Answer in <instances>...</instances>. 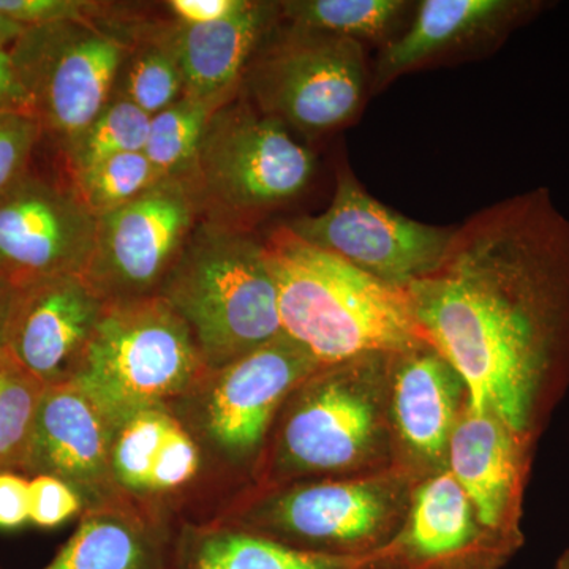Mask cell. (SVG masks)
<instances>
[{"instance_id":"1","label":"cell","mask_w":569,"mask_h":569,"mask_svg":"<svg viewBox=\"0 0 569 569\" xmlns=\"http://www.w3.org/2000/svg\"><path fill=\"white\" fill-rule=\"evenodd\" d=\"M403 291L462 378L468 410L533 443L569 381V217L548 187L468 217Z\"/></svg>"},{"instance_id":"2","label":"cell","mask_w":569,"mask_h":569,"mask_svg":"<svg viewBox=\"0 0 569 569\" xmlns=\"http://www.w3.org/2000/svg\"><path fill=\"white\" fill-rule=\"evenodd\" d=\"M282 332L321 366L432 346L403 288L307 244L279 224L263 241Z\"/></svg>"},{"instance_id":"3","label":"cell","mask_w":569,"mask_h":569,"mask_svg":"<svg viewBox=\"0 0 569 569\" xmlns=\"http://www.w3.org/2000/svg\"><path fill=\"white\" fill-rule=\"evenodd\" d=\"M159 296L189 326L208 369L282 335L274 277L252 231L198 220Z\"/></svg>"},{"instance_id":"4","label":"cell","mask_w":569,"mask_h":569,"mask_svg":"<svg viewBox=\"0 0 569 569\" xmlns=\"http://www.w3.org/2000/svg\"><path fill=\"white\" fill-rule=\"evenodd\" d=\"M389 355L323 366L277 417L252 488L323 479L365 466L387 426Z\"/></svg>"},{"instance_id":"5","label":"cell","mask_w":569,"mask_h":569,"mask_svg":"<svg viewBox=\"0 0 569 569\" xmlns=\"http://www.w3.org/2000/svg\"><path fill=\"white\" fill-rule=\"evenodd\" d=\"M316 168L313 152L244 93L213 112L187 183L201 219L252 231L301 197Z\"/></svg>"},{"instance_id":"6","label":"cell","mask_w":569,"mask_h":569,"mask_svg":"<svg viewBox=\"0 0 569 569\" xmlns=\"http://www.w3.org/2000/svg\"><path fill=\"white\" fill-rule=\"evenodd\" d=\"M206 367L189 326L160 296L104 302L71 383L112 427L149 408L168 407Z\"/></svg>"},{"instance_id":"7","label":"cell","mask_w":569,"mask_h":569,"mask_svg":"<svg viewBox=\"0 0 569 569\" xmlns=\"http://www.w3.org/2000/svg\"><path fill=\"white\" fill-rule=\"evenodd\" d=\"M321 367L282 332L233 362L206 369L168 408L228 477L250 489L284 402Z\"/></svg>"},{"instance_id":"8","label":"cell","mask_w":569,"mask_h":569,"mask_svg":"<svg viewBox=\"0 0 569 569\" xmlns=\"http://www.w3.org/2000/svg\"><path fill=\"white\" fill-rule=\"evenodd\" d=\"M392 479H307L250 488L213 522L230 523L306 552L372 557L399 533Z\"/></svg>"},{"instance_id":"9","label":"cell","mask_w":569,"mask_h":569,"mask_svg":"<svg viewBox=\"0 0 569 569\" xmlns=\"http://www.w3.org/2000/svg\"><path fill=\"white\" fill-rule=\"evenodd\" d=\"M244 89L258 110L290 130L332 132L353 121L369 96L365 44L282 22L254 54Z\"/></svg>"},{"instance_id":"10","label":"cell","mask_w":569,"mask_h":569,"mask_svg":"<svg viewBox=\"0 0 569 569\" xmlns=\"http://www.w3.org/2000/svg\"><path fill=\"white\" fill-rule=\"evenodd\" d=\"M111 475L122 500L178 527L213 522L249 490L217 466L168 407L112 427Z\"/></svg>"},{"instance_id":"11","label":"cell","mask_w":569,"mask_h":569,"mask_svg":"<svg viewBox=\"0 0 569 569\" xmlns=\"http://www.w3.org/2000/svg\"><path fill=\"white\" fill-rule=\"evenodd\" d=\"M10 50L31 114L66 152L111 102L130 41L96 21H66L26 29Z\"/></svg>"},{"instance_id":"12","label":"cell","mask_w":569,"mask_h":569,"mask_svg":"<svg viewBox=\"0 0 569 569\" xmlns=\"http://www.w3.org/2000/svg\"><path fill=\"white\" fill-rule=\"evenodd\" d=\"M307 244L403 288L429 274L447 252L455 227H433L376 200L346 163L337 168L331 204L283 223Z\"/></svg>"},{"instance_id":"13","label":"cell","mask_w":569,"mask_h":569,"mask_svg":"<svg viewBox=\"0 0 569 569\" xmlns=\"http://www.w3.org/2000/svg\"><path fill=\"white\" fill-rule=\"evenodd\" d=\"M200 219L186 179H162L132 203L97 219L84 279L104 302L159 296Z\"/></svg>"},{"instance_id":"14","label":"cell","mask_w":569,"mask_h":569,"mask_svg":"<svg viewBox=\"0 0 569 569\" xmlns=\"http://www.w3.org/2000/svg\"><path fill=\"white\" fill-rule=\"evenodd\" d=\"M96 234L97 217L77 190L28 171L0 194V282L84 276Z\"/></svg>"},{"instance_id":"15","label":"cell","mask_w":569,"mask_h":569,"mask_svg":"<svg viewBox=\"0 0 569 569\" xmlns=\"http://www.w3.org/2000/svg\"><path fill=\"white\" fill-rule=\"evenodd\" d=\"M548 6L542 0H422L406 31L378 52L369 96L411 71L496 50Z\"/></svg>"},{"instance_id":"16","label":"cell","mask_w":569,"mask_h":569,"mask_svg":"<svg viewBox=\"0 0 569 569\" xmlns=\"http://www.w3.org/2000/svg\"><path fill=\"white\" fill-rule=\"evenodd\" d=\"M104 301L84 276H61L18 291L6 350L44 388L69 383L102 317Z\"/></svg>"},{"instance_id":"17","label":"cell","mask_w":569,"mask_h":569,"mask_svg":"<svg viewBox=\"0 0 569 569\" xmlns=\"http://www.w3.org/2000/svg\"><path fill=\"white\" fill-rule=\"evenodd\" d=\"M112 426L77 385L44 389L21 475L54 477L77 490L86 509L122 500L111 475Z\"/></svg>"},{"instance_id":"18","label":"cell","mask_w":569,"mask_h":569,"mask_svg":"<svg viewBox=\"0 0 569 569\" xmlns=\"http://www.w3.org/2000/svg\"><path fill=\"white\" fill-rule=\"evenodd\" d=\"M512 553L486 533L451 471L419 486L408 518L370 569H498Z\"/></svg>"},{"instance_id":"19","label":"cell","mask_w":569,"mask_h":569,"mask_svg":"<svg viewBox=\"0 0 569 569\" xmlns=\"http://www.w3.org/2000/svg\"><path fill=\"white\" fill-rule=\"evenodd\" d=\"M531 443L492 413L460 415L449 438L448 470L470 498L482 529L515 553Z\"/></svg>"},{"instance_id":"20","label":"cell","mask_w":569,"mask_h":569,"mask_svg":"<svg viewBox=\"0 0 569 569\" xmlns=\"http://www.w3.org/2000/svg\"><path fill=\"white\" fill-rule=\"evenodd\" d=\"M279 21V2L247 0L238 13L222 21L167 26L186 96L219 107L238 97L254 54Z\"/></svg>"},{"instance_id":"21","label":"cell","mask_w":569,"mask_h":569,"mask_svg":"<svg viewBox=\"0 0 569 569\" xmlns=\"http://www.w3.org/2000/svg\"><path fill=\"white\" fill-rule=\"evenodd\" d=\"M389 407L400 440L425 462L447 459L466 385L433 346L389 355Z\"/></svg>"},{"instance_id":"22","label":"cell","mask_w":569,"mask_h":569,"mask_svg":"<svg viewBox=\"0 0 569 569\" xmlns=\"http://www.w3.org/2000/svg\"><path fill=\"white\" fill-rule=\"evenodd\" d=\"M178 530L126 500L86 509L69 541L41 569H176Z\"/></svg>"},{"instance_id":"23","label":"cell","mask_w":569,"mask_h":569,"mask_svg":"<svg viewBox=\"0 0 569 569\" xmlns=\"http://www.w3.org/2000/svg\"><path fill=\"white\" fill-rule=\"evenodd\" d=\"M378 556V553H377ZM377 556L306 552L223 522L182 523L176 569H370Z\"/></svg>"},{"instance_id":"24","label":"cell","mask_w":569,"mask_h":569,"mask_svg":"<svg viewBox=\"0 0 569 569\" xmlns=\"http://www.w3.org/2000/svg\"><path fill=\"white\" fill-rule=\"evenodd\" d=\"M415 3L406 0H283L280 21L295 28L387 47L402 33Z\"/></svg>"},{"instance_id":"25","label":"cell","mask_w":569,"mask_h":569,"mask_svg":"<svg viewBox=\"0 0 569 569\" xmlns=\"http://www.w3.org/2000/svg\"><path fill=\"white\" fill-rule=\"evenodd\" d=\"M183 96L186 81L167 26L134 36L112 99L126 100L152 118Z\"/></svg>"},{"instance_id":"26","label":"cell","mask_w":569,"mask_h":569,"mask_svg":"<svg viewBox=\"0 0 569 569\" xmlns=\"http://www.w3.org/2000/svg\"><path fill=\"white\" fill-rule=\"evenodd\" d=\"M219 108V104L183 96L167 110L152 116L142 152L163 179L187 181L209 121Z\"/></svg>"},{"instance_id":"27","label":"cell","mask_w":569,"mask_h":569,"mask_svg":"<svg viewBox=\"0 0 569 569\" xmlns=\"http://www.w3.org/2000/svg\"><path fill=\"white\" fill-rule=\"evenodd\" d=\"M44 389L9 351L0 353V473L21 475Z\"/></svg>"},{"instance_id":"28","label":"cell","mask_w":569,"mask_h":569,"mask_svg":"<svg viewBox=\"0 0 569 569\" xmlns=\"http://www.w3.org/2000/svg\"><path fill=\"white\" fill-rule=\"evenodd\" d=\"M149 118L126 100L111 99L107 108L66 151L71 174L91 170L121 153L144 151Z\"/></svg>"},{"instance_id":"29","label":"cell","mask_w":569,"mask_h":569,"mask_svg":"<svg viewBox=\"0 0 569 569\" xmlns=\"http://www.w3.org/2000/svg\"><path fill=\"white\" fill-rule=\"evenodd\" d=\"M162 179L144 152H129L74 174L73 189L99 219L132 203Z\"/></svg>"},{"instance_id":"30","label":"cell","mask_w":569,"mask_h":569,"mask_svg":"<svg viewBox=\"0 0 569 569\" xmlns=\"http://www.w3.org/2000/svg\"><path fill=\"white\" fill-rule=\"evenodd\" d=\"M41 134L39 121L29 112H0V194L28 173Z\"/></svg>"},{"instance_id":"31","label":"cell","mask_w":569,"mask_h":569,"mask_svg":"<svg viewBox=\"0 0 569 569\" xmlns=\"http://www.w3.org/2000/svg\"><path fill=\"white\" fill-rule=\"evenodd\" d=\"M84 512V501L77 490L54 477L29 479V520L41 529H54Z\"/></svg>"},{"instance_id":"32","label":"cell","mask_w":569,"mask_h":569,"mask_svg":"<svg viewBox=\"0 0 569 569\" xmlns=\"http://www.w3.org/2000/svg\"><path fill=\"white\" fill-rule=\"evenodd\" d=\"M100 3L86 0H0V13L22 28L66 21H93Z\"/></svg>"},{"instance_id":"33","label":"cell","mask_w":569,"mask_h":569,"mask_svg":"<svg viewBox=\"0 0 569 569\" xmlns=\"http://www.w3.org/2000/svg\"><path fill=\"white\" fill-rule=\"evenodd\" d=\"M247 0H170L164 3L174 24L201 26L233 17Z\"/></svg>"},{"instance_id":"34","label":"cell","mask_w":569,"mask_h":569,"mask_svg":"<svg viewBox=\"0 0 569 569\" xmlns=\"http://www.w3.org/2000/svg\"><path fill=\"white\" fill-rule=\"evenodd\" d=\"M28 520L29 479L13 471L0 473V529H18Z\"/></svg>"},{"instance_id":"35","label":"cell","mask_w":569,"mask_h":569,"mask_svg":"<svg viewBox=\"0 0 569 569\" xmlns=\"http://www.w3.org/2000/svg\"><path fill=\"white\" fill-rule=\"evenodd\" d=\"M3 111H24L31 114V100L10 48H0V112Z\"/></svg>"},{"instance_id":"36","label":"cell","mask_w":569,"mask_h":569,"mask_svg":"<svg viewBox=\"0 0 569 569\" xmlns=\"http://www.w3.org/2000/svg\"><path fill=\"white\" fill-rule=\"evenodd\" d=\"M18 291H20V288L0 282V353L7 347V336H9L11 313H13L14 305H17Z\"/></svg>"},{"instance_id":"37","label":"cell","mask_w":569,"mask_h":569,"mask_svg":"<svg viewBox=\"0 0 569 569\" xmlns=\"http://www.w3.org/2000/svg\"><path fill=\"white\" fill-rule=\"evenodd\" d=\"M24 31L26 28H22L18 22L11 21L6 14L0 13V48L9 50Z\"/></svg>"},{"instance_id":"38","label":"cell","mask_w":569,"mask_h":569,"mask_svg":"<svg viewBox=\"0 0 569 569\" xmlns=\"http://www.w3.org/2000/svg\"><path fill=\"white\" fill-rule=\"evenodd\" d=\"M557 569H569V549L563 553V556H561L559 565H557Z\"/></svg>"}]
</instances>
